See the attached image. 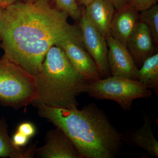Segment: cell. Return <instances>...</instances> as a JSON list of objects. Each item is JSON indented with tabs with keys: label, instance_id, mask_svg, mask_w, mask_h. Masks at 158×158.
<instances>
[{
	"label": "cell",
	"instance_id": "obj_1",
	"mask_svg": "<svg viewBox=\"0 0 158 158\" xmlns=\"http://www.w3.org/2000/svg\"><path fill=\"white\" fill-rule=\"evenodd\" d=\"M49 1L16 2L4 9L0 22L4 55L34 77L59 39L81 36L80 27L69 23L68 13L52 7Z\"/></svg>",
	"mask_w": 158,
	"mask_h": 158
},
{
	"label": "cell",
	"instance_id": "obj_2",
	"mask_svg": "<svg viewBox=\"0 0 158 158\" xmlns=\"http://www.w3.org/2000/svg\"><path fill=\"white\" fill-rule=\"evenodd\" d=\"M38 114L47 118L70 138L81 158H113L120 149L122 137L104 111L95 104L77 107L36 106Z\"/></svg>",
	"mask_w": 158,
	"mask_h": 158
},
{
	"label": "cell",
	"instance_id": "obj_3",
	"mask_svg": "<svg viewBox=\"0 0 158 158\" xmlns=\"http://www.w3.org/2000/svg\"><path fill=\"white\" fill-rule=\"evenodd\" d=\"M35 78L39 93L32 104L35 107L40 104L67 109L77 107V98L87 92L89 84L56 45L49 49Z\"/></svg>",
	"mask_w": 158,
	"mask_h": 158
},
{
	"label": "cell",
	"instance_id": "obj_4",
	"mask_svg": "<svg viewBox=\"0 0 158 158\" xmlns=\"http://www.w3.org/2000/svg\"><path fill=\"white\" fill-rule=\"evenodd\" d=\"M36 79L5 56L0 58V102L19 110L33 104L38 98Z\"/></svg>",
	"mask_w": 158,
	"mask_h": 158
},
{
	"label": "cell",
	"instance_id": "obj_5",
	"mask_svg": "<svg viewBox=\"0 0 158 158\" xmlns=\"http://www.w3.org/2000/svg\"><path fill=\"white\" fill-rule=\"evenodd\" d=\"M86 93L96 99L116 102L125 111L131 110L136 99L152 95V91L139 81L113 76L89 83Z\"/></svg>",
	"mask_w": 158,
	"mask_h": 158
},
{
	"label": "cell",
	"instance_id": "obj_6",
	"mask_svg": "<svg viewBox=\"0 0 158 158\" xmlns=\"http://www.w3.org/2000/svg\"><path fill=\"white\" fill-rule=\"evenodd\" d=\"M65 53L71 65L88 83L102 79L97 66L85 49L82 36H67L59 39L55 45Z\"/></svg>",
	"mask_w": 158,
	"mask_h": 158
},
{
	"label": "cell",
	"instance_id": "obj_7",
	"mask_svg": "<svg viewBox=\"0 0 158 158\" xmlns=\"http://www.w3.org/2000/svg\"><path fill=\"white\" fill-rule=\"evenodd\" d=\"M81 17L79 27L81 32L82 42L87 52L97 66L102 78L110 77L108 61V48L105 37L90 21L85 9H81Z\"/></svg>",
	"mask_w": 158,
	"mask_h": 158
},
{
	"label": "cell",
	"instance_id": "obj_8",
	"mask_svg": "<svg viewBox=\"0 0 158 158\" xmlns=\"http://www.w3.org/2000/svg\"><path fill=\"white\" fill-rule=\"evenodd\" d=\"M110 74L138 81L139 69L126 46L110 34L106 37Z\"/></svg>",
	"mask_w": 158,
	"mask_h": 158
},
{
	"label": "cell",
	"instance_id": "obj_9",
	"mask_svg": "<svg viewBox=\"0 0 158 158\" xmlns=\"http://www.w3.org/2000/svg\"><path fill=\"white\" fill-rule=\"evenodd\" d=\"M35 155L42 158H81L70 138L57 127L47 132L45 144L36 148Z\"/></svg>",
	"mask_w": 158,
	"mask_h": 158
},
{
	"label": "cell",
	"instance_id": "obj_10",
	"mask_svg": "<svg viewBox=\"0 0 158 158\" xmlns=\"http://www.w3.org/2000/svg\"><path fill=\"white\" fill-rule=\"evenodd\" d=\"M139 21V12L127 4L115 11L110 26V34L127 46Z\"/></svg>",
	"mask_w": 158,
	"mask_h": 158
},
{
	"label": "cell",
	"instance_id": "obj_11",
	"mask_svg": "<svg viewBox=\"0 0 158 158\" xmlns=\"http://www.w3.org/2000/svg\"><path fill=\"white\" fill-rule=\"evenodd\" d=\"M154 42L148 27L139 21L127 44L137 66L142 65L144 60L152 55Z\"/></svg>",
	"mask_w": 158,
	"mask_h": 158
},
{
	"label": "cell",
	"instance_id": "obj_12",
	"mask_svg": "<svg viewBox=\"0 0 158 158\" xmlns=\"http://www.w3.org/2000/svg\"><path fill=\"white\" fill-rule=\"evenodd\" d=\"M90 21L104 37L110 34V29L116 9L109 0H94L85 9Z\"/></svg>",
	"mask_w": 158,
	"mask_h": 158
},
{
	"label": "cell",
	"instance_id": "obj_13",
	"mask_svg": "<svg viewBox=\"0 0 158 158\" xmlns=\"http://www.w3.org/2000/svg\"><path fill=\"white\" fill-rule=\"evenodd\" d=\"M36 148L33 145L27 148L16 146L8 134V125L5 118H0V157L34 158Z\"/></svg>",
	"mask_w": 158,
	"mask_h": 158
},
{
	"label": "cell",
	"instance_id": "obj_14",
	"mask_svg": "<svg viewBox=\"0 0 158 158\" xmlns=\"http://www.w3.org/2000/svg\"><path fill=\"white\" fill-rule=\"evenodd\" d=\"M138 81L158 94V53L152 55L138 70Z\"/></svg>",
	"mask_w": 158,
	"mask_h": 158
},
{
	"label": "cell",
	"instance_id": "obj_15",
	"mask_svg": "<svg viewBox=\"0 0 158 158\" xmlns=\"http://www.w3.org/2000/svg\"><path fill=\"white\" fill-rule=\"evenodd\" d=\"M131 140L134 144L143 148L150 154L158 156V141L154 135L151 122L148 118H144V125L133 133Z\"/></svg>",
	"mask_w": 158,
	"mask_h": 158
},
{
	"label": "cell",
	"instance_id": "obj_16",
	"mask_svg": "<svg viewBox=\"0 0 158 158\" xmlns=\"http://www.w3.org/2000/svg\"><path fill=\"white\" fill-rule=\"evenodd\" d=\"M140 21L147 25L151 31L154 42L158 44V5L157 4L148 9L140 11Z\"/></svg>",
	"mask_w": 158,
	"mask_h": 158
},
{
	"label": "cell",
	"instance_id": "obj_17",
	"mask_svg": "<svg viewBox=\"0 0 158 158\" xmlns=\"http://www.w3.org/2000/svg\"><path fill=\"white\" fill-rule=\"evenodd\" d=\"M57 8L66 12L73 19L78 21L81 17V9L76 0H55Z\"/></svg>",
	"mask_w": 158,
	"mask_h": 158
},
{
	"label": "cell",
	"instance_id": "obj_18",
	"mask_svg": "<svg viewBox=\"0 0 158 158\" xmlns=\"http://www.w3.org/2000/svg\"><path fill=\"white\" fill-rule=\"evenodd\" d=\"M158 0H129L128 4L136 11H140L148 9L156 4Z\"/></svg>",
	"mask_w": 158,
	"mask_h": 158
},
{
	"label": "cell",
	"instance_id": "obj_19",
	"mask_svg": "<svg viewBox=\"0 0 158 158\" xmlns=\"http://www.w3.org/2000/svg\"><path fill=\"white\" fill-rule=\"evenodd\" d=\"M17 131L22 133L29 138L33 137L36 132V128L34 125L28 122H23L19 124Z\"/></svg>",
	"mask_w": 158,
	"mask_h": 158
},
{
	"label": "cell",
	"instance_id": "obj_20",
	"mask_svg": "<svg viewBox=\"0 0 158 158\" xmlns=\"http://www.w3.org/2000/svg\"><path fill=\"white\" fill-rule=\"evenodd\" d=\"M29 139L30 138L28 137L17 131L13 135L12 140L13 143L16 146L21 147L27 145Z\"/></svg>",
	"mask_w": 158,
	"mask_h": 158
},
{
	"label": "cell",
	"instance_id": "obj_21",
	"mask_svg": "<svg viewBox=\"0 0 158 158\" xmlns=\"http://www.w3.org/2000/svg\"><path fill=\"white\" fill-rule=\"evenodd\" d=\"M113 4L115 9H118L121 7L127 5L129 0H109Z\"/></svg>",
	"mask_w": 158,
	"mask_h": 158
},
{
	"label": "cell",
	"instance_id": "obj_22",
	"mask_svg": "<svg viewBox=\"0 0 158 158\" xmlns=\"http://www.w3.org/2000/svg\"><path fill=\"white\" fill-rule=\"evenodd\" d=\"M20 0H0V6L5 8L16 2H20Z\"/></svg>",
	"mask_w": 158,
	"mask_h": 158
},
{
	"label": "cell",
	"instance_id": "obj_23",
	"mask_svg": "<svg viewBox=\"0 0 158 158\" xmlns=\"http://www.w3.org/2000/svg\"><path fill=\"white\" fill-rule=\"evenodd\" d=\"M81 5L85 6V7L88 6L90 3L92 2L94 0H77Z\"/></svg>",
	"mask_w": 158,
	"mask_h": 158
},
{
	"label": "cell",
	"instance_id": "obj_24",
	"mask_svg": "<svg viewBox=\"0 0 158 158\" xmlns=\"http://www.w3.org/2000/svg\"><path fill=\"white\" fill-rule=\"evenodd\" d=\"M5 8L0 6V22H1V19H2V15L3 12V10ZM0 42H1V39H0ZM0 47H1V43H0Z\"/></svg>",
	"mask_w": 158,
	"mask_h": 158
},
{
	"label": "cell",
	"instance_id": "obj_25",
	"mask_svg": "<svg viewBox=\"0 0 158 158\" xmlns=\"http://www.w3.org/2000/svg\"><path fill=\"white\" fill-rule=\"evenodd\" d=\"M37 0H26V2H34Z\"/></svg>",
	"mask_w": 158,
	"mask_h": 158
}]
</instances>
